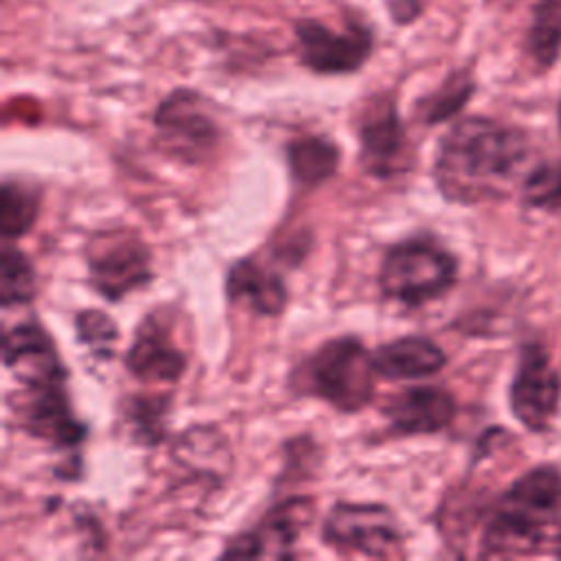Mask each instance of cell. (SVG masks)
<instances>
[{
	"label": "cell",
	"mask_w": 561,
	"mask_h": 561,
	"mask_svg": "<svg viewBox=\"0 0 561 561\" xmlns=\"http://www.w3.org/2000/svg\"><path fill=\"white\" fill-rule=\"evenodd\" d=\"M559 125H561V110H559Z\"/></svg>",
	"instance_id": "f1b7e54d"
},
{
	"label": "cell",
	"mask_w": 561,
	"mask_h": 561,
	"mask_svg": "<svg viewBox=\"0 0 561 561\" xmlns=\"http://www.w3.org/2000/svg\"><path fill=\"white\" fill-rule=\"evenodd\" d=\"M561 513V473L537 467L500 497L482 533L484 557H517L539 548L546 526Z\"/></svg>",
	"instance_id": "7a4b0ae2"
},
{
	"label": "cell",
	"mask_w": 561,
	"mask_h": 561,
	"mask_svg": "<svg viewBox=\"0 0 561 561\" xmlns=\"http://www.w3.org/2000/svg\"><path fill=\"white\" fill-rule=\"evenodd\" d=\"M75 331L79 344H83L96 359H112L114 344L118 342V324L101 309H81L75 316Z\"/></svg>",
	"instance_id": "cb8c5ba5"
},
{
	"label": "cell",
	"mask_w": 561,
	"mask_h": 561,
	"mask_svg": "<svg viewBox=\"0 0 561 561\" xmlns=\"http://www.w3.org/2000/svg\"><path fill=\"white\" fill-rule=\"evenodd\" d=\"M526 156L524 136L491 118L467 116L443 136L434 182L456 204H478L502 195Z\"/></svg>",
	"instance_id": "6da1fadb"
},
{
	"label": "cell",
	"mask_w": 561,
	"mask_h": 561,
	"mask_svg": "<svg viewBox=\"0 0 561 561\" xmlns=\"http://www.w3.org/2000/svg\"><path fill=\"white\" fill-rule=\"evenodd\" d=\"M528 48L539 66L554 64L561 48V0H539L533 11Z\"/></svg>",
	"instance_id": "603a6c76"
},
{
	"label": "cell",
	"mask_w": 561,
	"mask_h": 561,
	"mask_svg": "<svg viewBox=\"0 0 561 561\" xmlns=\"http://www.w3.org/2000/svg\"><path fill=\"white\" fill-rule=\"evenodd\" d=\"M127 373L145 383H178L186 373L188 359L173 342V335L158 313H147L134 331V340L123 357Z\"/></svg>",
	"instance_id": "4fadbf2b"
},
{
	"label": "cell",
	"mask_w": 561,
	"mask_h": 561,
	"mask_svg": "<svg viewBox=\"0 0 561 561\" xmlns=\"http://www.w3.org/2000/svg\"><path fill=\"white\" fill-rule=\"evenodd\" d=\"M285 160L298 186L318 188L337 173L342 151L324 136H300L285 145Z\"/></svg>",
	"instance_id": "ac0fdd59"
},
{
	"label": "cell",
	"mask_w": 561,
	"mask_h": 561,
	"mask_svg": "<svg viewBox=\"0 0 561 561\" xmlns=\"http://www.w3.org/2000/svg\"><path fill=\"white\" fill-rule=\"evenodd\" d=\"M561 397V379L550 366L548 355L539 344H528L522 351L519 366L511 386L513 414L535 432L548 427Z\"/></svg>",
	"instance_id": "7c38bea8"
},
{
	"label": "cell",
	"mask_w": 561,
	"mask_h": 561,
	"mask_svg": "<svg viewBox=\"0 0 561 561\" xmlns=\"http://www.w3.org/2000/svg\"><path fill=\"white\" fill-rule=\"evenodd\" d=\"M458 276L456 256L427 234L392 243L379 263L377 287L386 300L408 309L445 296Z\"/></svg>",
	"instance_id": "277c9868"
},
{
	"label": "cell",
	"mask_w": 561,
	"mask_h": 561,
	"mask_svg": "<svg viewBox=\"0 0 561 561\" xmlns=\"http://www.w3.org/2000/svg\"><path fill=\"white\" fill-rule=\"evenodd\" d=\"M486 2H489V4H504V7H506V4H511V2H515V0H486Z\"/></svg>",
	"instance_id": "4316f807"
},
{
	"label": "cell",
	"mask_w": 561,
	"mask_h": 561,
	"mask_svg": "<svg viewBox=\"0 0 561 561\" xmlns=\"http://www.w3.org/2000/svg\"><path fill=\"white\" fill-rule=\"evenodd\" d=\"M153 129L158 149L184 164L206 162L221 140L208 101L191 88H178L158 103Z\"/></svg>",
	"instance_id": "8992f818"
},
{
	"label": "cell",
	"mask_w": 561,
	"mask_h": 561,
	"mask_svg": "<svg viewBox=\"0 0 561 561\" xmlns=\"http://www.w3.org/2000/svg\"><path fill=\"white\" fill-rule=\"evenodd\" d=\"M39 202L42 193L13 178H4L2 193H0V228H2V241H15L33 228L37 215H39Z\"/></svg>",
	"instance_id": "ffe728a7"
},
{
	"label": "cell",
	"mask_w": 561,
	"mask_h": 561,
	"mask_svg": "<svg viewBox=\"0 0 561 561\" xmlns=\"http://www.w3.org/2000/svg\"><path fill=\"white\" fill-rule=\"evenodd\" d=\"M471 94L473 79L469 72H454L443 81L438 90L419 101L416 116L423 121V125H438L460 112Z\"/></svg>",
	"instance_id": "7402d4cb"
},
{
	"label": "cell",
	"mask_w": 561,
	"mask_h": 561,
	"mask_svg": "<svg viewBox=\"0 0 561 561\" xmlns=\"http://www.w3.org/2000/svg\"><path fill=\"white\" fill-rule=\"evenodd\" d=\"M320 539L340 554H403L401 524L390 506L377 502H335L322 519Z\"/></svg>",
	"instance_id": "52a82bcc"
},
{
	"label": "cell",
	"mask_w": 561,
	"mask_h": 561,
	"mask_svg": "<svg viewBox=\"0 0 561 561\" xmlns=\"http://www.w3.org/2000/svg\"><path fill=\"white\" fill-rule=\"evenodd\" d=\"M359 164L366 175L388 180L412 169V147L397 103L388 94L373 96L357 118Z\"/></svg>",
	"instance_id": "9c48e42d"
},
{
	"label": "cell",
	"mask_w": 561,
	"mask_h": 561,
	"mask_svg": "<svg viewBox=\"0 0 561 561\" xmlns=\"http://www.w3.org/2000/svg\"><path fill=\"white\" fill-rule=\"evenodd\" d=\"M522 195L537 208L561 206V162H543L524 180Z\"/></svg>",
	"instance_id": "d4e9b609"
},
{
	"label": "cell",
	"mask_w": 561,
	"mask_h": 561,
	"mask_svg": "<svg viewBox=\"0 0 561 561\" xmlns=\"http://www.w3.org/2000/svg\"><path fill=\"white\" fill-rule=\"evenodd\" d=\"M377 373L373 351L357 335H337L322 342L291 373V388L313 397L342 414L364 410L375 397Z\"/></svg>",
	"instance_id": "3957f363"
},
{
	"label": "cell",
	"mask_w": 561,
	"mask_h": 561,
	"mask_svg": "<svg viewBox=\"0 0 561 561\" xmlns=\"http://www.w3.org/2000/svg\"><path fill=\"white\" fill-rule=\"evenodd\" d=\"M9 405L22 432L59 449L77 447L88 436L85 423H81L72 410L66 381L22 386L18 401Z\"/></svg>",
	"instance_id": "8fae6325"
},
{
	"label": "cell",
	"mask_w": 561,
	"mask_h": 561,
	"mask_svg": "<svg viewBox=\"0 0 561 561\" xmlns=\"http://www.w3.org/2000/svg\"><path fill=\"white\" fill-rule=\"evenodd\" d=\"M554 552L561 557V533L557 535V548H554Z\"/></svg>",
	"instance_id": "83f0119b"
},
{
	"label": "cell",
	"mask_w": 561,
	"mask_h": 561,
	"mask_svg": "<svg viewBox=\"0 0 561 561\" xmlns=\"http://www.w3.org/2000/svg\"><path fill=\"white\" fill-rule=\"evenodd\" d=\"M37 294V274L31 259L13 245L2 241L0 250V298L2 307L28 305Z\"/></svg>",
	"instance_id": "44dd1931"
},
{
	"label": "cell",
	"mask_w": 561,
	"mask_h": 561,
	"mask_svg": "<svg viewBox=\"0 0 561 561\" xmlns=\"http://www.w3.org/2000/svg\"><path fill=\"white\" fill-rule=\"evenodd\" d=\"M2 364L20 386L68 381L55 340L37 320H24L4 331Z\"/></svg>",
	"instance_id": "5bb4252c"
},
{
	"label": "cell",
	"mask_w": 561,
	"mask_h": 561,
	"mask_svg": "<svg viewBox=\"0 0 561 561\" xmlns=\"http://www.w3.org/2000/svg\"><path fill=\"white\" fill-rule=\"evenodd\" d=\"M90 287L110 302L125 300L153 278L151 248L131 228H107L90 234L85 243Z\"/></svg>",
	"instance_id": "5b68a950"
},
{
	"label": "cell",
	"mask_w": 561,
	"mask_h": 561,
	"mask_svg": "<svg viewBox=\"0 0 561 561\" xmlns=\"http://www.w3.org/2000/svg\"><path fill=\"white\" fill-rule=\"evenodd\" d=\"M171 410L169 394H134L121 405L123 423L129 427L134 443L153 447L167 436V414Z\"/></svg>",
	"instance_id": "d6986e66"
},
{
	"label": "cell",
	"mask_w": 561,
	"mask_h": 561,
	"mask_svg": "<svg viewBox=\"0 0 561 561\" xmlns=\"http://www.w3.org/2000/svg\"><path fill=\"white\" fill-rule=\"evenodd\" d=\"M226 298L232 305H245L256 316L276 318L287 309L289 291L276 270L245 256L226 272Z\"/></svg>",
	"instance_id": "2e32d148"
},
{
	"label": "cell",
	"mask_w": 561,
	"mask_h": 561,
	"mask_svg": "<svg viewBox=\"0 0 561 561\" xmlns=\"http://www.w3.org/2000/svg\"><path fill=\"white\" fill-rule=\"evenodd\" d=\"M386 7L397 24H410L423 11L421 0H386Z\"/></svg>",
	"instance_id": "484cf974"
},
{
	"label": "cell",
	"mask_w": 561,
	"mask_h": 561,
	"mask_svg": "<svg viewBox=\"0 0 561 561\" xmlns=\"http://www.w3.org/2000/svg\"><path fill=\"white\" fill-rule=\"evenodd\" d=\"M392 436H430L443 432L456 416V399L440 386H410L381 408Z\"/></svg>",
	"instance_id": "9a60e30c"
},
{
	"label": "cell",
	"mask_w": 561,
	"mask_h": 561,
	"mask_svg": "<svg viewBox=\"0 0 561 561\" xmlns=\"http://www.w3.org/2000/svg\"><path fill=\"white\" fill-rule=\"evenodd\" d=\"M313 513L316 502L311 495H289L270 506L250 530L234 535L221 557H296V543L313 522Z\"/></svg>",
	"instance_id": "30bf717a"
},
{
	"label": "cell",
	"mask_w": 561,
	"mask_h": 561,
	"mask_svg": "<svg viewBox=\"0 0 561 561\" xmlns=\"http://www.w3.org/2000/svg\"><path fill=\"white\" fill-rule=\"evenodd\" d=\"M447 364L445 351L427 335H403L379 344L373 351V366L379 379L412 381L440 373Z\"/></svg>",
	"instance_id": "e0dca14e"
},
{
	"label": "cell",
	"mask_w": 561,
	"mask_h": 561,
	"mask_svg": "<svg viewBox=\"0 0 561 561\" xmlns=\"http://www.w3.org/2000/svg\"><path fill=\"white\" fill-rule=\"evenodd\" d=\"M294 39L300 66L322 77L357 72L375 48L373 28L359 20L333 28L318 18H300L294 22Z\"/></svg>",
	"instance_id": "ba28073f"
}]
</instances>
